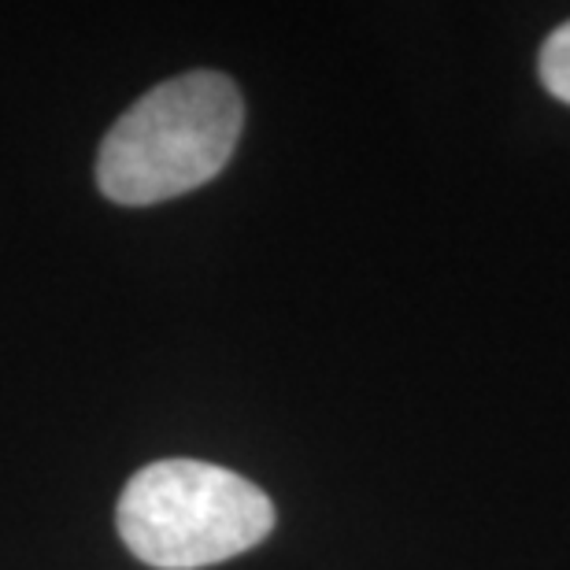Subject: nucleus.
Instances as JSON below:
<instances>
[{
	"instance_id": "1",
	"label": "nucleus",
	"mask_w": 570,
	"mask_h": 570,
	"mask_svg": "<svg viewBox=\"0 0 570 570\" xmlns=\"http://www.w3.org/2000/svg\"><path fill=\"white\" fill-rule=\"evenodd\" d=\"M245 127L237 86L219 71H189L145 94L97 153L108 200L145 208L212 181L230 164Z\"/></svg>"
},
{
	"instance_id": "2",
	"label": "nucleus",
	"mask_w": 570,
	"mask_h": 570,
	"mask_svg": "<svg viewBox=\"0 0 570 570\" xmlns=\"http://www.w3.org/2000/svg\"><path fill=\"white\" fill-rule=\"evenodd\" d=\"M122 544L159 570L234 560L275 530V504L248 478L200 460L148 463L116 508Z\"/></svg>"
},
{
	"instance_id": "3",
	"label": "nucleus",
	"mask_w": 570,
	"mask_h": 570,
	"mask_svg": "<svg viewBox=\"0 0 570 570\" xmlns=\"http://www.w3.org/2000/svg\"><path fill=\"white\" fill-rule=\"evenodd\" d=\"M541 82L552 97H560L570 105V22L544 41L541 49Z\"/></svg>"
}]
</instances>
